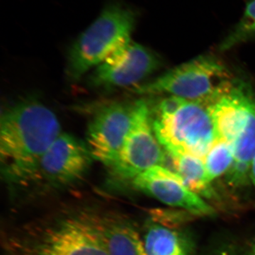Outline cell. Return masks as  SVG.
<instances>
[{
    "instance_id": "6da1fadb",
    "label": "cell",
    "mask_w": 255,
    "mask_h": 255,
    "mask_svg": "<svg viewBox=\"0 0 255 255\" xmlns=\"http://www.w3.org/2000/svg\"><path fill=\"white\" fill-rule=\"evenodd\" d=\"M61 133L58 117L38 101L6 109L0 122V157L6 179L31 184L41 157Z\"/></svg>"
},
{
    "instance_id": "7a4b0ae2",
    "label": "cell",
    "mask_w": 255,
    "mask_h": 255,
    "mask_svg": "<svg viewBox=\"0 0 255 255\" xmlns=\"http://www.w3.org/2000/svg\"><path fill=\"white\" fill-rule=\"evenodd\" d=\"M150 114L156 137L167 154L204 159L217 139L205 102L167 96L150 108Z\"/></svg>"
},
{
    "instance_id": "3957f363",
    "label": "cell",
    "mask_w": 255,
    "mask_h": 255,
    "mask_svg": "<svg viewBox=\"0 0 255 255\" xmlns=\"http://www.w3.org/2000/svg\"><path fill=\"white\" fill-rule=\"evenodd\" d=\"M9 245L11 255H109L82 213L36 226Z\"/></svg>"
},
{
    "instance_id": "277c9868",
    "label": "cell",
    "mask_w": 255,
    "mask_h": 255,
    "mask_svg": "<svg viewBox=\"0 0 255 255\" xmlns=\"http://www.w3.org/2000/svg\"><path fill=\"white\" fill-rule=\"evenodd\" d=\"M235 80L227 68L211 56H200L176 67L132 92L140 95H165L208 102L232 86Z\"/></svg>"
},
{
    "instance_id": "5b68a950",
    "label": "cell",
    "mask_w": 255,
    "mask_h": 255,
    "mask_svg": "<svg viewBox=\"0 0 255 255\" xmlns=\"http://www.w3.org/2000/svg\"><path fill=\"white\" fill-rule=\"evenodd\" d=\"M134 24L135 16L129 10L112 6L102 11L70 49L67 67L70 80H80L114 50L130 41Z\"/></svg>"
},
{
    "instance_id": "8992f818",
    "label": "cell",
    "mask_w": 255,
    "mask_h": 255,
    "mask_svg": "<svg viewBox=\"0 0 255 255\" xmlns=\"http://www.w3.org/2000/svg\"><path fill=\"white\" fill-rule=\"evenodd\" d=\"M167 155L156 137L147 101L135 102L131 127L115 162L110 167L117 179L132 181L147 169L165 167Z\"/></svg>"
},
{
    "instance_id": "52a82bcc",
    "label": "cell",
    "mask_w": 255,
    "mask_h": 255,
    "mask_svg": "<svg viewBox=\"0 0 255 255\" xmlns=\"http://www.w3.org/2000/svg\"><path fill=\"white\" fill-rule=\"evenodd\" d=\"M159 63L152 51L130 40L97 65L89 81L97 88L135 86L155 72Z\"/></svg>"
},
{
    "instance_id": "ba28073f",
    "label": "cell",
    "mask_w": 255,
    "mask_h": 255,
    "mask_svg": "<svg viewBox=\"0 0 255 255\" xmlns=\"http://www.w3.org/2000/svg\"><path fill=\"white\" fill-rule=\"evenodd\" d=\"M93 159L86 143L62 132L41 157L32 183L51 187L70 185L85 175Z\"/></svg>"
},
{
    "instance_id": "9c48e42d",
    "label": "cell",
    "mask_w": 255,
    "mask_h": 255,
    "mask_svg": "<svg viewBox=\"0 0 255 255\" xmlns=\"http://www.w3.org/2000/svg\"><path fill=\"white\" fill-rule=\"evenodd\" d=\"M134 106L125 102L106 105L89 124L85 143L93 159L108 168L118 157L131 127Z\"/></svg>"
},
{
    "instance_id": "30bf717a",
    "label": "cell",
    "mask_w": 255,
    "mask_h": 255,
    "mask_svg": "<svg viewBox=\"0 0 255 255\" xmlns=\"http://www.w3.org/2000/svg\"><path fill=\"white\" fill-rule=\"evenodd\" d=\"M135 189L146 193L161 202L185 210L195 216H212L214 208L190 190L173 170L162 166L147 169L132 181Z\"/></svg>"
},
{
    "instance_id": "8fae6325",
    "label": "cell",
    "mask_w": 255,
    "mask_h": 255,
    "mask_svg": "<svg viewBox=\"0 0 255 255\" xmlns=\"http://www.w3.org/2000/svg\"><path fill=\"white\" fill-rule=\"evenodd\" d=\"M254 95L243 84L232 86L207 104L214 123L216 140L234 144L246 124Z\"/></svg>"
},
{
    "instance_id": "7c38bea8",
    "label": "cell",
    "mask_w": 255,
    "mask_h": 255,
    "mask_svg": "<svg viewBox=\"0 0 255 255\" xmlns=\"http://www.w3.org/2000/svg\"><path fill=\"white\" fill-rule=\"evenodd\" d=\"M82 214L98 233L109 255H147L144 241L129 221L114 214Z\"/></svg>"
},
{
    "instance_id": "4fadbf2b",
    "label": "cell",
    "mask_w": 255,
    "mask_h": 255,
    "mask_svg": "<svg viewBox=\"0 0 255 255\" xmlns=\"http://www.w3.org/2000/svg\"><path fill=\"white\" fill-rule=\"evenodd\" d=\"M234 161L226 174V183L232 189L246 187L251 182L252 163L255 156V97H253L244 127L234 144Z\"/></svg>"
},
{
    "instance_id": "5bb4252c",
    "label": "cell",
    "mask_w": 255,
    "mask_h": 255,
    "mask_svg": "<svg viewBox=\"0 0 255 255\" xmlns=\"http://www.w3.org/2000/svg\"><path fill=\"white\" fill-rule=\"evenodd\" d=\"M167 154V153H166ZM176 172L190 190L207 199L215 193L206 174L204 159L188 154H167Z\"/></svg>"
},
{
    "instance_id": "9a60e30c",
    "label": "cell",
    "mask_w": 255,
    "mask_h": 255,
    "mask_svg": "<svg viewBox=\"0 0 255 255\" xmlns=\"http://www.w3.org/2000/svg\"><path fill=\"white\" fill-rule=\"evenodd\" d=\"M143 241L147 255H188L181 236L159 223L154 222L147 228Z\"/></svg>"
},
{
    "instance_id": "2e32d148",
    "label": "cell",
    "mask_w": 255,
    "mask_h": 255,
    "mask_svg": "<svg viewBox=\"0 0 255 255\" xmlns=\"http://www.w3.org/2000/svg\"><path fill=\"white\" fill-rule=\"evenodd\" d=\"M234 161V145L224 140H216L204 159L208 179H215L226 175Z\"/></svg>"
},
{
    "instance_id": "e0dca14e",
    "label": "cell",
    "mask_w": 255,
    "mask_h": 255,
    "mask_svg": "<svg viewBox=\"0 0 255 255\" xmlns=\"http://www.w3.org/2000/svg\"><path fill=\"white\" fill-rule=\"evenodd\" d=\"M255 36V0H251L244 14L233 31L221 45V50H228Z\"/></svg>"
},
{
    "instance_id": "ac0fdd59",
    "label": "cell",
    "mask_w": 255,
    "mask_h": 255,
    "mask_svg": "<svg viewBox=\"0 0 255 255\" xmlns=\"http://www.w3.org/2000/svg\"><path fill=\"white\" fill-rule=\"evenodd\" d=\"M217 255H247V253H239L238 252L233 251V249H224L223 251L220 252Z\"/></svg>"
},
{
    "instance_id": "d6986e66",
    "label": "cell",
    "mask_w": 255,
    "mask_h": 255,
    "mask_svg": "<svg viewBox=\"0 0 255 255\" xmlns=\"http://www.w3.org/2000/svg\"><path fill=\"white\" fill-rule=\"evenodd\" d=\"M251 182L254 184L255 187V156L253 159V163H252L251 170Z\"/></svg>"
},
{
    "instance_id": "ffe728a7",
    "label": "cell",
    "mask_w": 255,
    "mask_h": 255,
    "mask_svg": "<svg viewBox=\"0 0 255 255\" xmlns=\"http://www.w3.org/2000/svg\"><path fill=\"white\" fill-rule=\"evenodd\" d=\"M246 253L247 255H255V243L251 247V250Z\"/></svg>"
}]
</instances>
